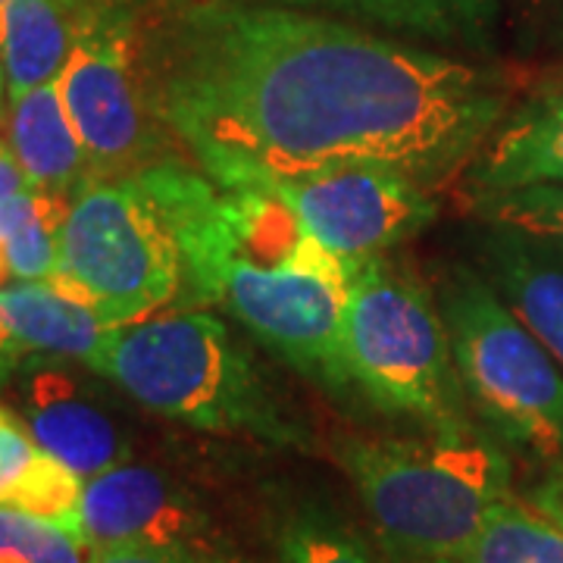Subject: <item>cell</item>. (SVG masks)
I'll return each instance as SVG.
<instances>
[{"mask_svg":"<svg viewBox=\"0 0 563 563\" xmlns=\"http://www.w3.org/2000/svg\"><path fill=\"white\" fill-rule=\"evenodd\" d=\"M154 110L229 188L388 166L442 188L510 107L507 81L439 47L273 0H181L144 22Z\"/></svg>","mask_w":563,"mask_h":563,"instance_id":"obj_1","label":"cell"},{"mask_svg":"<svg viewBox=\"0 0 563 563\" xmlns=\"http://www.w3.org/2000/svg\"><path fill=\"white\" fill-rule=\"evenodd\" d=\"M181 257L188 303L222 307L273 357L332 398H361L344 361L347 261L261 188H229L185 163L135 173Z\"/></svg>","mask_w":563,"mask_h":563,"instance_id":"obj_2","label":"cell"},{"mask_svg":"<svg viewBox=\"0 0 563 563\" xmlns=\"http://www.w3.org/2000/svg\"><path fill=\"white\" fill-rule=\"evenodd\" d=\"M163 420L276 448H307L310 429L276 391L251 347L213 313L163 307L120 325L95 363Z\"/></svg>","mask_w":563,"mask_h":563,"instance_id":"obj_3","label":"cell"},{"mask_svg":"<svg viewBox=\"0 0 563 563\" xmlns=\"http://www.w3.org/2000/svg\"><path fill=\"white\" fill-rule=\"evenodd\" d=\"M339 463L369 520L420 563L457 561L488 510L510 498V463L476 422L429 439H344Z\"/></svg>","mask_w":563,"mask_h":563,"instance_id":"obj_4","label":"cell"},{"mask_svg":"<svg viewBox=\"0 0 563 563\" xmlns=\"http://www.w3.org/2000/svg\"><path fill=\"white\" fill-rule=\"evenodd\" d=\"M342 342L363 401L429 432L473 422L435 291L388 254L347 263Z\"/></svg>","mask_w":563,"mask_h":563,"instance_id":"obj_5","label":"cell"},{"mask_svg":"<svg viewBox=\"0 0 563 563\" xmlns=\"http://www.w3.org/2000/svg\"><path fill=\"white\" fill-rule=\"evenodd\" d=\"M435 301L470 407L563 473V369L473 263H448Z\"/></svg>","mask_w":563,"mask_h":563,"instance_id":"obj_6","label":"cell"},{"mask_svg":"<svg viewBox=\"0 0 563 563\" xmlns=\"http://www.w3.org/2000/svg\"><path fill=\"white\" fill-rule=\"evenodd\" d=\"M54 279L113 325L151 317L179 298V244L135 176L88 181L69 201Z\"/></svg>","mask_w":563,"mask_h":563,"instance_id":"obj_7","label":"cell"},{"mask_svg":"<svg viewBox=\"0 0 563 563\" xmlns=\"http://www.w3.org/2000/svg\"><path fill=\"white\" fill-rule=\"evenodd\" d=\"M57 81L95 179H122L161 163L173 135L154 110L144 73L139 0H98Z\"/></svg>","mask_w":563,"mask_h":563,"instance_id":"obj_8","label":"cell"},{"mask_svg":"<svg viewBox=\"0 0 563 563\" xmlns=\"http://www.w3.org/2000/svg\"><path fill=\"white\" fill-rule=\"evenodd\" d=\"M261 191L276 195L310 239L347 263L388 254L439 220L432 188L388 166H335Z\"/></svg>","mask_w":563,"mask_h":563,"instance_id":"obj_9","label":"cell"},{"mask_svg":"<svg viewBox=\"0 0 563 563\" xmlns=\"http://www.w3.org/2000/svg\"><path fill=\"white\" fill-rule=\"evenodd\" d=\"M79 532L91 551L217 544L201 501L163 470L135 461L85 479Z\"/></svg>","mask_w":563,"mask_h":563,"instance_id":"obj_10","label":"cell"},{"mask_svg":"<svg viewBox=\"0 0 563 563\" xmlns=\"http://www.w3.org/2000/svg\"><path fill=\"white\" fill-rule=\"evenodd\" d=\"M13 383L29 435L81 479L132 461L129 432L60 357L29 354Z\"/></svg>","mask_w":563,"mask_h":563,"instance_id":"obj_11","label":"cell"},{"mask_svg":"<svg viewBox=\"0 0 563 563\" xmlns=\"http://www.w3.org/2000/svg\"><path fill=\"white\" fill-rule=\"evenodd\" d=\"M473 266L563 369V247L507 225L470 232Z\"/></svg>","mask_w":563,"mask_h":563,"instance_id":"obj_12","label":"cell"},{"mask_svg":"<svg viewBox=\"0 0 563 563\" xmlns=\"http://www.w3.org/2000/svg\"><path fill=\"white\" fill-rule=\"evenodd\" d=\"M0 320L29 354L81 361L88 369L120 329L60 279L0 285Z\"/></svg>","mask_w":563,"mask_h":563,"instance_id":"obj_13","label":"cell"},{"mask_svg":"<svg viewBox=\"0 0 563 563\" xmlns=\"http://www.w3.org/2000/svg\"><path fill=\"white\" fill-rule=\"evenodd\" d=\"M444 51L492 54L501 0H285Z\"/></svg>","mask_w":563,"mask_h":563,"instance_id":"obj_14","label":"cell"},{"mask_svg":"<svg viewBox=\"0 0 563 563\" xmlns=\"http://www.w3.org/2000/svg\"><path fill=\"white\" fill-rule=\"evenodd\" d=\"M563 185V88L507 113L466 169V191Z\"/></svg>","mask_w":563,"mask_h":563,"instance_id":"obj_15","label":"cell"},{"mask_svg":"<svg viewBox=\"0 0 563 563\" xmlns=\"http://www.w3.org/2000/svg\"><path fill=\"white\" fill-rule=\"evenodd\" d=\"M7 141L35 191L73 201L88 181H95L85 144L66 113L60 81H47L10 101Z\"/></svg>","mask_w":563,"mask_h":563,"instance_id":"obj_16","label":"cell"},{"mask_svg":"<svg viewBox=\"0 0 563 563\" xmlns=\"http://www.w3.org/2000/svg\"><path fill=\"white\" fill-rule=\"evenodd\" d=\"M98 0H10L0 10V60L10 101L57 81Z\"/></svg>","mask_w":563,"mask_h":563,"instance_id":"obj_17","label":"cell"},{"mask_svg":"<svg viewBox=\"0 0 563 563\" xmlns=\"http://www.w3.org/2000/svg\"><path fill=\"white\" fill-rule=\"evenodd\" d=\"M69 201L35 188L0 198V285L54 279Z\"/></svg>","mask_w":563,"mask_h":563,"instance_id":"obj_18","label":"cell"},{"mask_svg":"<svg viewBox=\"0 0 563 563\" xmlns=\"http://www.w3.org/2000/svg\"><path fill=\"white\" fill-rule=\"evenodd\" d=\"M454 563H563V529L536 504L504 498Z\"/></svg>","mask_w":563,"mask_h":563,"instance_id":"obj_19","label":"cell"},{"mask_svg":"<svg viewBox=\"0 0 563 563\" xmlns=\"http://www.w3.org/2000/svg\"><path fill=\"white\" fill-rule=\"evenodd\" d=\"M466 210L476 222L507 225L563 247V185L466 191Z\"/></svg>","mask_w":563,"mask_h":563,"instance_id":"obj_20","label":"cell"},{"mask_svg":"<svg viewBox=\"0 0 563 563\" xmlns=\"http://www.w3.org/2000/svg\"><path fill=\"white\" fill-rule=\"evenodd\" d=\"M88 542L54 520L0 504V563H88Z\"/></svg>","mask_w":563,"mask_h":563,"instance_id":"obj_21","label":"cell"},{"mask_svg":"<svg viewBox=\"0 0 563 563\" xmlns=\"http://www.w3.org/2000/svg\"><path fill=\"white\" fill-rule=\"evenodd\" d=\"M282 563H376L366 544L325 514L303 510L282 529Z\"/></svg>","mask_w":563,"mask_h":563,"instance_id":"obj_22","label":"cell"},{"mask_svg":"<svg viewBox=\"0 0 563 563\" xmlns=\"http://www.w3.org/2000/svg\"><path fill=\"white\" fill-rule=\"evenodd\" d=\"M44 461L47 451L35 444L22 420L0 407V504L22 507Z\"/></svg>","mask_w":563,"mask_h":563,"instance_id":"obj_23","label":"cell"},{"mask_svg":"<svg viewBox=\"0 0 563 563\" xmlns=\"http://www.w3.org/2000/svg\"><path fill=\"white\" fill-rule=\"evenodd\" d=\"M88 563H235L222 544H179V548H103Z\"/></svg>","mask_w":563,"mask_h":563,"instance_id":"obj_24","label":"cell"},{"mask_svg":"<svg viewBox=\"0 0 563 563\" xmlns=\"http://www.w3.org/2000/svg\"><path fill=\"white\" fill-rule=\"evenodd\" d=\"M25 188H32V185L25 179V173H22L20 161H16V154L10 147V141L0 139V198H10L16 191H25Z\"/></svg>","mask_w":563,"mask_h":563,"instance_id":"obj_25","label":"cell"},{"mask_svg":"<svg viewBox=\"0 0 563 563\" xmlns=\"http://www.w3.org/2000/svg\"><path fill=\"white\" fill-rule=\"evenodd\" d=\"M25 357H29V351L13 339V332L7 329V322L0 320V385L13 383V376L20 373Z\"/></svg>","mask_w":563,"mask_h":563,"instance_id":"obj_26","label":"cell"},{"mask_svg":"<svg viewBox=\"0 0 563 563\" xmlns=\"http://www.w3.org/2000/svg\"><path fill=\"white\" fill-rule=\"evenodd\" d=\"M532 504H536L539 510H544V514L563 529V473H558L554 479H548V483L536 492Z\"/></svg>","mask_w":563,"mask_h":563,"instance_id":"obj_27","label":"cell"},{"mask_svg":"<svg viewBox=\"0 0 563 563\" xmlns=\"http://www.w3.org/2000/svg\"><path fill=\"white\" fill-rule=\"evenodd\" d=\"M10 110V91H7V73H3V60H0V120H7Z\"/></svg>","mask_w":563,"mask_h":563,"instance_id":"obj_28","label":"cell"},{"mask_svg":"<svg viewBox=\"0 0 563 563\" xmlns=\"http://www.w3.org/2000/svg\"><path fill=\"white\" fill-rule=\"evenodd\" d=\"M7 3H10V0H0V10H3V7H7Z\"/></svg>","mask_w":563,"mask_h":563,"instance_id":"obj_29","label":"cell"},{"mask_svg":"<svg viewBox=\"0 0 563 563\" xmlns=\"http://www.w3.org/2000/svg\"><path fill=\"white\" fill-rule=\"evenodd\" d=\"M435 563H454V561H435Z\"/></svg>","mask_w":563,"mask_h":563,"instance_id":"obj_30","label":"cell"}]
</instances>
